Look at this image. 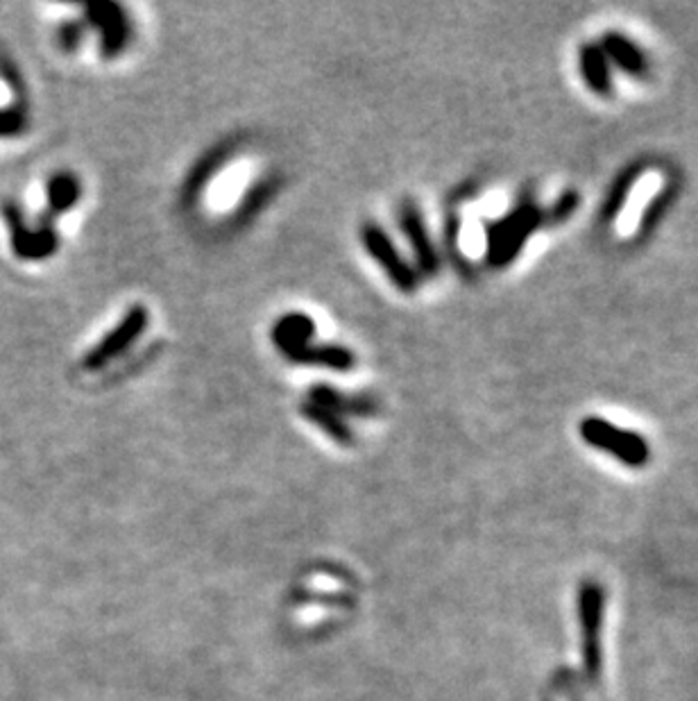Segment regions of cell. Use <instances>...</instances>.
<instances>
[{
  "instance_id": "obj_1",
  "label": "cell",
  "mask_w": 698,
  "mask_h": 701,
  "mask_svg": "<svg viewBox=\"0 0 698 701\" xmlns=\"http://www.w3.org/2000/svg\"><path fill=\"white\" fill-rule=\"evenodd\" d=\"M360 241H363V246H366V250L370 253V257L383 268L388 280L394 287L402 289L404 293L415 291V287H417L415 270L398 253V248H394V243L388 238V234L381 227H377L375 223L363 225Z\"/></svg>"
},
{
  "instance_id": "obj_2",
  "label": "cell",
  "mask_w": 698,
  "mask_h": 701,
  "mask_svg": "<svg viewBox=\"0 0 698 701\" xmlns=\"http://www.w3.org/2000/svg\"><path fill=\"white\" fill-rule=\"evenodd\" d=\"M150 320V314L145 312V307H132L123 320L116 325L114 331H109L107 337L91 350L84 359V365L88 371H98L103 365H107L111 359L123 354L139 337L145 331Z\"/></svg>"
},
{
  "instance_id": "obj_3",
  "label": "cell",
  "mask_w": 698,
  "mask_h": 701,
  "mask_svg": "<svg viewBox=\"0 0 698 701\" xmlns=\"http://www.w3.org/2000/svg\"><path fill=\"white\" fill-rule=\"evenodd\" d=\"M583 434L594 445L613 449L628 464H644V459H647V447L640 439L632 436V434H624V432L615 430V427L605 424L601 420H588L583 424Z\"/></svg>"
},
{
  "instance_id": "obj_4",
  "label": "cell",
  "mask_w": 698,
  "mask_h": 701,
  "mask_svg": "<svg viewBox=\"0 0 698 701\" xmlns=\"http://www.w3.org/2000/svg\"><path fill=\"white\" fill-rule=\"evenodd\" d=\"M660 187H662V175L658 171H649L635 182L628 198H626V205L617 217L615 230L619 236H630L637 227H640L642 213L649 207L651 198L660 191Z\"/></svg>"
},
{
  "instance_id": "obj_5",
  "label": "cell",
  "mask_w": 698,
  "mask_h": 701,
  "mask_svg": "<svg viewBox=\"0 0 698 701\" xmlns=\"http://www.w3.org/2000/svg\"><path fill=\"white\" fill-rule=\"evenodd\" d=\"M581 622H583V645H585V663L590 675L596 677L601 665V597L594 586H585L581 591Z\"/></svg>"
},
{
  "instance_id": "obj_6",
  "label": "cell",
  "mask_w": 698,
  "mask_h": 701,
  "mask_svg": "<svg viewBox=\"0 0 698 701\" xmlns=\"http://www.w3.org/2000/svg\"><path fill=\"white\" fill-rule=\"evenodd\" d=\"M400 227L409 236V243L417 257L419 268L427 272V276H434L438 259H436V253L431 246V238L427 234V227H424L419 211L415 209L413 202H404V207H400Z\"/></svg>"
},
{
  "instance_id": "obj_7",
  "label": "cell",
  "mask_w": 698,
  "mask_h": 701,
  "mask_svg": "<svg viewBox=\"0 0 698 701\" xmlns=\"http://www.w3.org/2000/svg\"><path fill=\"white\" fill-rule=\"evenodd\" d=\"M309 402L331 411V413H347V416H372L379 411L377 402L368 395H345L331 386H316L309 393Z\"/></svg>"
},
{
  "instance_id": "obj_8",
  "label": "cell",
  "mask_w": 698,
  "mask_h": 701,
  "mask_svg": "<svg viewBox=\"0 0 698 701\" xmlns=\"http://www.w3.org/2000/svg\"><path fill=\"white\" fill-rule=\"evenodd\" d=\"M91 16L98 19V25L103 27V50L107 57H116L120 50L128 44L130 35V25L128 19L118 5L109 3H98L88 8Z\"/></svg>"
},
{
  "instance_id": "obj_9",
  "label": "cell",
  "mask_w": 698,
  "mask_h": 701,
  "mask_svg": "<svg viewBox=\"0 0 698 701\" xmlns=\"http://www.w3.org/2000/svg\"><path fill=\"white\" fill-rule=\"evenodd\" d=\"M291 361L297 363H307V365H320V369H331V371H350L354 369V354L352 350L343 346H311L305 343L288 354H284Z\"/></svg>"
},
{
  "instance_id": "obj_10",
  "label": "cell",
  "mask_w": 698,
  "mask_h": 701,
  "mask_svg": "<svg viewBox=\"0 0 698 701\" xmlns=\"http://www.w3.org/2000/svg\"><path fill=\"white\" fill-rule=\"evenodd\" d=\"M313 320L305 314H286L272 327V341H275L277 350L282 354H288L291 350L305 346L313 339Z\"/></svg>"
},
{
  "instance_id": "obj_11",
  "label": "cell",
  "mask_w": 698,
  "mask_h": 701,
  "mask_svg": "<svg viewBox=\"0 0 698 701\" xmlns=\"http://www.w3.org/2000/svg\"><path fill=\"white\" fill-rule=\"evenodd\" d=\"M301 413H305V418L309 422H313L316 427H320V430L331 439V441H336L341 445H352L354 443V434L350 430V424L343 422V418H339L336 413H331L313 402H307L305 407H301Z\"/></svg>"
},
{
  "instance_id": "obj_12",
  "label": "cell",
  "mask_w": 698,
  "mask_h": 701,
  "mask_svg": "<svg viewBox=\"0 0 698 701\" xmlns=\"http://www.w3.org/2000/svg\"><path fill=\"white\" fill-rule=\"evenodd\" d=\"M80 196V187H78V179L69 177V175H59L50 182V189H48V200L50 207L57 211H64L69 207H73L78 202Z\"/></svg>"
},
{
  "instance_id": "obj_13",
  "label": "cell",
  "mask_w": 698,
  "mask_h": 701,
  "mask_svg": "<svg viewBox=\"0 0 698 701\" xmlns=\"http://www.w3.org/2000/svg\"><path fill=\"white\" fill-rule=\"evenodd\" d=\"M227 157V150H216V152H211V155L206 157V162L204 164H200L193 173H191V177H189V185H187V196L189 198H193L196 196V191L204 185V179L211 175V173H214L221 164H223V160Z\"/></svg>"
},
{
  "instance_id": "obj_14",
  "label": "cell",
  "mask_w": 698,
  "mask_h": 701,
  "mask_svg": "<svg viewBox=\"0 0 698 701\" xmlns=\"http://www.w3.org/2000/svg\"><path fill=\"white\" fill-rule=\"evenodd\" d=\"M611 48H613V52H615V57L617 59H622V62L626 65V67H630V69H635V67H640V57H637L624 42H611Z\"/></svg>"
}]
</instances>
